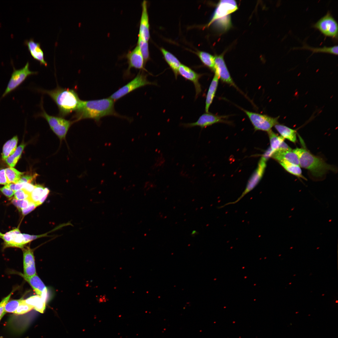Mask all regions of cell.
<instances>
[{
    "mask_svg": "<svg viewBox=\"0 0 338 338\" xmlns=\"http://www.w3.org/2000/svg\"><path fill=\"white\" fill-rule=\"evenodd\" d=\"M115 101L110 98L90 100H82L73 117L74 123L83 119H93L97 123L101 119L107 116L126 118L117 113L114 108Z\"/></svg>",
    "mask_w": 338,
    "mask_h": 338,
    "instance_id": "6da1fadb",
    "label": "cell"
},
{
    "mask_svg": "<svg viewBox=\"0 0 338 338\" xmlns=\"http://www.w3.org/2000/svg\"><path fill=\"white\" fill-rule=\"evenodd\" d=\"M39 90L49 95L54 102L58 107L59 116L63 117L76 111L80 105L81 100L74 89L57 86L53 90Z\"/></svg>",
    "mask_w": 338,
    "mask_h": 338,
    "instance_id": "7a4b0ae2",
    "label": "cell"
},
{
    "mask_svg": "<svg viewBox=\"0 0 338 338\" xmlns=\"http://www.w3.org/2000/svg\"><path fill=\"white\" fill-rule=\"evenodd\" d=\"M293 151L298 157L300 166L309 170L315 177H322L329 171H337L334 166L327 163L322 159L305 148H296Z\"/></svg>",
    "mask_w": 338,
    "mask_h": 338,
    "instance_id": "3957f363",
    "label": "cell"
},
{
    "mask_svg": "<svg viewBox=\"0 0 338 338\" xmlns=\"http://www.w3.org/2000/svg\"><path fill=\"white\" fill-rule=\"evenodd\" d=\"M147 76L143 70H140L132 80L120 88L109 97L115 102L138 88L148 85H156V83L149 81Z\"/></svg>",
    "mask_w": 338,
    "mask_h": 338,
    "instance_id": "277c9868",
    "label": "cell"
},
{
    "mask_svg": "<svg viewBox=\"0 0 338 338\" xmlns=\"http://www.w3.org/2000/svg\"><path fill=\"white\" fill-rule=\"evenodd\" d=\"M248 116L255 131L268 132L272 128L278 124L279 116L273 117L268 115L248 111L242 109Z\"/></svg>",
    "mask_w": 338,
    "mask_h": 338,
    "instance_id": "5b68a950",
    "label": "cell"
},
{
    "mask_svg": "<svg viewBox=\"0 0 338 338\" xmlns=\"http://www.w3.org/2000/svg\"><path fill=\"white\" fill-rule=\"evenodd\" d=\"M313 27L319 30L325 36L331 38L334 40H337V23L330 12L328 11Z\"/></svg>",
    "mask_w": 338,
    "mask_h": 338,
    "instance_id": "8992f818",
    "label": "cell"
},
{
    "mask_svg": "<svg viewBox=\"0 0 338 338\" xmlns=\"http://www.w3.org/2000/svg\"><path fill=\"white\" fill-rule=\"evenodd\" d=\"M29 64L28 62L22 68L17 69L13 67V71L6 88L1 98L5 97L8 94L18 87L28 76L37 74V72L32 71L29 69Z\"/></svg>",
    "mask_w": 338,
    "mask_h": 338,
    "instance_id": "52a82bcc",
    "label": "cell"
},
{
    "mask_svg": "<svg viewBox=\"0 0 338 338\" xmlns=\"http://www.w3.org/2000/svg\"><path fill=\"white\" fill-rule=\"evenodd\" d=\"M267 160L261 157L258 166L248 180L244 191L235 201L228 202L218 207L220 208L229 204H234L240 200L245 195L253 189L261 179L266 166Z\"/></svg>",
    "mask_w": 338,
    "mask_h": 338,
    "instance_id": "ba28073f",
    "label": "cell"
},
{
    "mask_svg": "<svg viewBox=\"0 0 338 338\" xmlns=\"http://www.w3.org/2000/svg\"><path fill=\"white\" fill-rule=\"evenodd\" d=\"M125 57L127 59L128 66L124 73L125 77H128L131 75L130 70L132 68L147 71L145 68V64L143 57L137 45L126 54Z\"/></svg>",
    "mask_w": 338,
    "mask_h": 338,
    "instance_id": "9c48e42d",
    "label": "cell"
},
{
    "mask_svg": "<svg viewBox=\"0 0 338 338\" xmlns=\"http://www.w3.org/2000/svg\"><path fill=\"white\" fill-rule=\"evenodd\" d=\"M238 9L237 4L235 0H221L218 3L207 26H210L218 20L227 17Z\"/></svg>",
    "mask_w": 338,
    "mask_h": 338,
    "instance_id": "30bf717a",
    "label": "cell"
},
{
    "mask_svg": "<svg viewBox=\"0 0 338 338\" xmlns=\"http://www.w3.org/2000/svg\"><path fill=\"white\" fill-rule=\"evenodd\" d=\"M213 71L219 79L226 83L239 89L233 81L224 61L223 55L214 57V65Z\"/></svg>",
    "mask_w": 338,
    "mask_h": 338,
    "instance_id": "8fae6325",
    "label": "cell"
},
{
    "mask_svg": "<svg viewBox=\"0 0 338 338\" xmlns=\"http://www.w3.org/2000/svg\"><path fill=\"white\" fill-rule=\"evenodd\" d=\"M226 116H220L208 112H206L200 116L195 122L182 124V125L186 128L199 126L202 128H205L213 124L220 122H226L225 120Z\"/></svg>",
    "mask_w": 338,
    "mask_h": 338,
    "instance_id": "7c38bea8",
    "label": "cell"
},
{
    "mask_svg": "<svg viewBox=\"0 0 338 338\" xmlns=\"http://www.w3.org/2000/svg\"><path fill=\"white\" fill-rule=\"evenodd\" d=\"M178 72V74L193 83L196 91L195 98H197L202 91L201 86L199 80L202 74H198L189 67L182 64L179 68Z\"/></svg>",
    "mask_w": 338,
    "mask_h": 338,
    "instance_id": "4fadbf2b",
    "label": "cell"
},
{
    "mask_svg": "<svg viewBox=\"0 0 338 338\" xmlns=\"http://www.w3.org/2000/svg\"><path fill=\"white\" fill-rule=\"evenodd\" d=\"M141 6L142 12L138 35L145 41L148 42L150 37V34L146 1L144 0L143 1L141 4Z\"/></svg>",
    "mask_w": 338,
    "mask_h": 338,
    "instance_id": "5bb4252c",
    "label": "cell"
},
{
    "mask_svg": "<svg viewBox=\"0 0 338 338\" xmlns=\"http://www.w3.org/2000/svg\"><path fill=\"white\" fill-rule=\"evenodd\" d=\"M23 252V276L30 277L36 274V270L33 252L27 247L24 248Z\"/></svg>",
    "mask_w": 338,
    "mask_h": 338,
    "instance_id": "9a60e30c",
    "label": "cell"
},
{
    "mask_svg": "<svg viewBox=\"0 0 338 338\" xmlns=\"http://www.w3.org/2000/svg\"><path fill=\"white\" fill-rule=\"evenodd\" d=\"M31 55L35 60L40 62L41 65L47 66V63L44 59V52L41 48L40 43L34 41L33 38L25 41Z\"/></svg>",
    "mask_w": 338,
    "mask_h": 338,
    "instance_id": "2e32d148",
    "label": "cell"
},
{
    "mask_svg": "<svg viewBox=\"0 0 338 338\" xmlns=\"http://www.w3.org/2000/svg\"><path fill=\"white\" fill-rule=\"evenodd\" d=\"M21 275L30 284L37 295L46 300L47 289L38 276L36 274L30 277H26L23 274Z\"/></svg>",
    "mask_w": 338,
    "mask_h": 338,
    "instance_id": "e0dca14e",
    "label": "cell"
},
{
    "mask_svg": "<svg viewBox=\"0 0 338 338\" xmlns=\"http://www.w3.org/2000/svg\"><path fill=\"white\" fill-rule=\"evenodd\" d=\"M49 192V190L47 188L40 185H36L28 199L37 206H39L44 202Z\"/></svg>",
    "mask_w": 338,
    "mask_h": 338,
    "instance_id": "ac0fdd59",
    "label": "cell"
},
{
    "mask_svg": "<svg viewBox=\"0 0 338 338\" xmlns=\"http://www.w3.org/2000/svg\"><path fill=\"white\" fill-rule=\"evenodd\" d=\"M271 157L278 162L285 160L300 166L298 157L292 149H279L273 154Z\"/></svg>",
    "mask_w": 338,
    "mask_h": 338,
    "instance_id": "d6986e66",
    "label": "cell"
},
{
    "mask_svg": "<svg viewBox=\"0 0 338 338\" xmlns=\"http://www.w3.org/2000/svg\"><path fill=\"white\" fill-rule=\"evenodd\" d=\"M219 79L218 76L214 74L209 86L206 97L205 106L206 112H209V109L215 97L218 86Z\"/></svg>",
    "mask_w": 338,
    "mask_h": 338,
    "instance_id": "ffe728a7",
    "label": "cell"
},
{
    "mask_svg": "<svg viewBox=\"0 0 338 338\" xmlns=\"http://www.w3.org/2000/svg\"><path fill=\"white\" fill-rule=\"evenodd\" d=\"M74 123L73 120H67L64 118L58 125L51 129L61 141L65 139L69 128Z\"/></svg>",
    "mask_w": 338,
    "mask_h": 338,
    "instance_id": "44dd1931",
    "label": "cell"
},
{
    "mask_svg": "<svg viewBox=\"0 0 338 338\" xmlns=\"http://www.w3.org/2000/svg\"><path fill=\"white\" fill-rule=\"evenodd\" d=\"M11 236V240L9 243L5 247H16L23 248L24 243L23 234L21 233L18 228L9 231Z\"/></svg>",
    "mask_w": 338,
    "mask_h": 338,
    "instance_id": "7402d4cb",
    "label": "cell"
},
{
    "mask_svg": "<svg viewBox=\"0 0 338 338\" xmlns=\"http://www.w3.org/2000/svg\"><path fill=\"white\" fill-rule=\"evenodd\" d=\"M161 51L165 59L173 71L176 79L178 75V69L181 64L179 60L172 54L163 48Z\"/></svg>",
    "mask_w": 338,
    "mask_h": 338,
    "instance_id": "603a6c76",
    "label": "cell"
},
{
    "mask_svg": "<svg viewBox=\"0 0 338 338\" xmlns=\"http://www.w3.org/2000/svg\"><path fill=\"white\" fill-rule=\"evenodd\" d=\"M277 131L284 139L295 143L296 141V132L294 129H291L283 125L277 124L274 126Z\"/></svg>",
    "mask_w": 338,
    "mask_h": 338,
    "instance_id": "cb8c5ba5",
    "label": "cell"
},
{
    "mask_svg": "<svg viewBox=\"0 0 338 338\" xmlns=\"http://www.w3.org/2000/svg\"><path fill=\"white\" fill-rule=\"evenodd\" d=\"M268 134L270 145L268 150L270 157L274 152L280 148L284 139L281 136H278L271 130L268 132Z\"/></svg>",
    "mask_w": 338,
    "mask_h": 338,
    "instance_id": "d4e9b609",
    "label": "cell"
},
{
    "mask_svg": "<svg viewBox=\"0 0 338 338\" xmlns=\"http://www.w3.org/2000/svg\"><path fill=\"white\" fill-rule=\"evenodd\" d=\"M25 302L33 307L36 311L43 313L45 309L46 300L38 295H33L24 300Z\"/></svg>",
    "mask_w": 338,
    "mask_h": 338,
    "instance_id": "484cf974",
    "label": "cell"
},
{
    "mask_svg": "<svg viewBox=\"0 0 338 338\" xmlns=\"http://www.w3.org/2000/svg\"><path fill=\"white\" fill-rule=\"evenodd\" d=\"M18 141L17 136H15L4 144L2 155L3 160H5L14 153L17 148Z\"/></svg>",
    "mask_w": 338,
    "mask_h": 338,
    "instance_id": "4316f807",
    "label": "cell"
},
{
    "mask_svg": "<svg viewBox=\"0 0 338 338\" xmlns=\"http://www.w3.org/2000/svg\"><path fill=\"white\" fill-rule=\"evenodd\" d=\"M279 162L288 172L297 177L305 179L302 174V171L299 166L285 160L280 161Z\"/></svg>",
    "mask_w": 338,
    "mask_h": 338,
    "instance_id": "83f0119b",
    "label": "cell"
},
{
    "mask_svg": "<svg viewBox=\"0 0 338 338\" xmlns=\"http://www.w3.org/2000/svg\"><path fill=\"white\" fill-rule=\"evenodd\" d=\"M338 48L337 45L330 47L324 46L321 48H314L305 44L302 47L297 49L310 50L312 51L313 53L320 52L337 55Z\"/></svg>",
    "mask_w": 338,
    "mask_h": 338,
    "instance_id": "f1b7e54d",
    "label": "cell"
},
{
    "mask_svg": "<svg viewBox=\"0 0 338 338\" xmlns=\"http://www.w3.org/2000/svg\"><path fill=\"white\" fill-rule=\"evenodd\" d=\"M5 170L6 177L9 183H17L24 174V173L20 172L12 167L7 168Z\"/></svg>",
    "mask_w": 338,
    "mask_h": 338,
    "instance_id": "f546056e",
    "label": "cell"
},
{
    "mask_svg": "<svg viewBox=\"0 0 338 338\" xmlns=\"http://www.w3.org/2000/svg\"><path fill=\"white\" fill-rule=\"evenodd\" d=\"M25 146V144H21L17 148L12 155L9 156L5 160L6 162L9 166L13 167L15 166L20 158Z\"/></svg>",
    "mask_w": 338,
    "mask_h": 338,
    "instance_id": "4dcf8cb0",
    "label": "cell"
},
{
    "mask_svg": "<svg viewBox=\"0 0 338 338\" xmlns=\"http://www.w3.org/2000/svg\"><path fill=\"white\" fill-rule=\"evenodd\" d=\"M198 55L203 63L213 70L214 65V57L203 51L199 52Z\"/></svg>",
    "mask_w": 338,
    "mask_h": 338,
    "instance_id": "1f68e13d",
    "label": "cell"
},
{
    "mask_svg": "<svg viewBox=\"0 0 338 338\" xmlns=\"http://www.w3.org/2000/svg\"><path fill=\"white\" fill-rule=\"evenodd\" d=\"M137 45L139 46L145 63L149 59V53L148 41L142 39L139 35Z\"/></svg>",
    "mask_w": 338,
    "mask_h": 338,
    "instance_id": "d6a6232c",
    "label": "cell"
},
{
    "mask_svg": "<svg viewBox=\"0 0 338 338\" xmlns=\"http://www.w3.org/2000/svg\"><path fill=\"white\" fill-rule=\"evenodd\" d=\"M22 300V299H21L13 300L8 302L5 308V312L14 313L20 304Z\"/></svg>",
    "mask_w": 338,
    "mask_h": 338,
    "instance_id": "836d02e7",
    "label": "cell"
},
{
    "mask_svg": "<svg viewBox=\"0 0 338 338\" xmlns=\"http://www.w3.org/2000/svg\"><path fill=\"white\" fill-rule=\"evenodd\" d=\"M33 308V306L26 303L24 300L23 299L14 313L19 315L23 314L30 311Z\"/></svg>",
    "mask_w": 338,
    "mask_h": 338,
    "instance_id": "e575fe53",
    "label": "cell"
},
{
    "mask_svg": "<svg viewBox=\"0 0 338 338\" xmlns=\"http://www.w3.org/2000/svg\"><path fill=\"white\" fill-rule=\"evenodd\" d=\"M11 202L20 211L22 209L27 207L31 202L28 199L23 200H17L13 198L11 200Z\"/></svg>",
    "mask_w": 338,
    "mask_h": 338,
    "instance_id": "d590c367",
    "label": "cell"
},
{
    "mask_svg": "<svg viewBox=\"0 0 338 338\" xmlns=\"http://www.w3.org/2000/svg\"><path fill=\"white\" fill-rule=\"evenodd\" d=\"M30 195V194L22 189L15 192L14 198L17 200L28 199Z\"/></svg>",
    "mask_w": 338,
    "mask_h": 338,
    "instance_id": "8d00e7d4",
    "label": "cell"
},
{
    "mask_svg": "<svg viewBox=\"0 0 338 338\" xmlns=\"http://www.w3.org/2000/svg\"><path fill=\"white\" fill-rule=\"evenodd\" d=\"M38 175L37 174L35 173L31 175H23L17 183H32V182L35 180Z\"/></svg>",
    "mask_w": 338,
    "mask_h": 338,
    "instance_id": "74e56055",
    "label": "cell"
},
{
    "mask_svg": "<svg viewBox=\"0 0 338 338\" xmlns=\"http://www.w3.org/2000/svg\"><path fill=\"white\" fill-rule=\"evenodd\" d=\"M12 293H10L8 296L3 299L0 303V320L6 313L5 311V305L9 300Z\"/></svg>",
    "mask_w": 338,
    "mask_h": 338,
    "instance_id": "f35d334b",
    "label": "cell"
},
{
    "mask_svg": "<svg viewBox=\"0 0 338 338\" xmlns=\"http://www.w3.org/2000/svg\"><path fill=\"white\" fill-rule=\"evenodd\" d=\"M0 191L5 196L9 198L11 197L15 192L14 191L9 189L6 185L2 187H0Z\"/></svg>",
    "mask_w": 338,
    "mask_h": 338,
    "instance_id": "ab89813d",
    "label": "cell"
},
{
    "mask_svg": "<svg viewBox=\"0 0 338 338\" xmlns=\"http://www.w3.org/2000/svg\"><path fill=\"white\" fill-rule=\"evenodd\" d=\"M37 207L35 204L31 202L28 207L22 209L20 211L22 212L23 215H26L33 210Z\"/></svg>",
    "mask_w": 338,
    "mask_h": 338,
    "instance_id": "60d3db41",
    "label": "cell"
},
{
    "mask_svg": "<svg viewBox=\"0 0 338 338\" xmlns=\"http://www.w3.org/2000/svg\"><path fill=\"white\" fill-rule=\"evenodd\" d=\"M9 184L6 175L5 170H0V184L6 185Z\"/></svg>",
    "mask_w": 338,
    "mask_h": 338,
    "instance_id": "b9f144b4",
    "label": "cell"
},
{
    "mask_svg": "<svg viewBox=\"0 0 338 338\" xmlns=\"http://www.w3.org/2000/svg\"><path fill=\"white\" fill-rule=\"evenodd\" d=\"M35 187V185H33L32 183H25L24 184L23 189L29 194H30Z\"/></svg>",
    "mask_w": 338,
    "mask_h": 338,
    "instance_id": "7bdbcfd3",
    "label": "cell"
},
{
    "mask_svg": "<svg viewBox=\"0 0 338 338\" xmlns=\"http://www.w3.org/2000/svg\"><path fill=\"white\" fill-rule=\"evenodd\" d=\"M106 301H107V299L105 296H103L102 297H100L99 300V301L100 303L106 302Z\"/></svg>",
    "mask_w": 338,
    "mask_h": 338,
    "instance_id": "ee69618b",
    "label": "cell"
},
{
    "mask_svg": "<svg viewBox=\"0 0 338 338\" xmlns=\"http://www.w3.org/2000/svg\"><path fill=\"white\" fill-rule=\"evenodd\" d=\"M197 232L196 230H193L191 233V235L192 236H194L197 235Z\"/></svg>",
    "mask_w": 338,
    "mask_h": 338,
    "instance_id": "f6af8a7d",
    "label": "cell"
},
{
    "mask_svg": "<svg viewBox=\"0 0 338 338\" xmlns=\"http://www.w3.org/2000/svg\"><path fill=\"white\" fill-rule=\"evenodd\" d=\"M2 233H1L0 232V236H1V235H2Z\"/></svg>",
    "mask_w": 338,
    "mask_h": 338,
    "instance_id": "bcb514c9",
    "label": "cell"
},
{
    "mask_svg": "<svg viewBox=\"0 0 338 338\" xmlns=\"http://www.w3.org/2000/svg\"><path fill=\"white\" fill-rule=\"evenodd\" d=\"M0 338H1V337H0Z\"/></svg>",
    "mask_w": 338,
    "mask_h": 338,
    "instance_id": "7dc6e473",
    "label": "cell"
},
{
    "mask_svg": "<svg viewBox=\"0 0 338 338\" xmlns=\"http://www.w3.org/2000/svg\"><path fill=\"white\" fill-rule=\"evenodd\" d=\"M28 338L27 337V338Z\"/></svg>",
    "mask_w": 338,
    "mask_h": 338,
    "instance_id": "c3c4849f",
    "label": "cell"
}]
</instances>
